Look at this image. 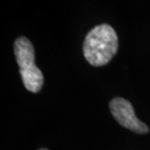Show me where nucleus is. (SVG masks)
I'll list each match as a JSON object with an SVG mask.
<instances>
[{
    "label": "nucleus",
    "instance_id": "nucleus-1",
    "mask_svg": "<svg viewBox=\"0 0 150 150\" xmlns=\"http://www.w3.org/2000/svg\"><path fill=\"white\" fill-rule=\"evenodd\" d=\"M117 50L118 37L112 26L106 23L95 26L84 40V57L93 67H103L108 64Z\"/></svg>",
    "mask_w": 150,
    "mask_h": 150
},
{
    "label": "nucleus",
    "instance_id": "nucleus-3",
    "mask_svg": "<svg viewBox=\"0 0 150 150\" xmlns=\"http://www.w3.org/2000/svg\"><path fill=\"white\" fill-rule=\"evenodd\" d=\"M112 116L120 125L137 134H147L148 126L137 118L134 107L129 100L123 98H115L109 103Z\"/></svg>",
    "mask_w": 150,
    "mask_h": 150
},
{
    "label": "nucleus",
    "instance_id": "nucleus-2",
    "mask_svg": "<svg viewBox=\"0 0 150 150\" xmlns=\"http://www.w3.org/2000/svg\"><path fill=\"white\" fill-rule=\"evenodd\" d=\"M14 53L25 89L38 93L44 84V76L34 62L35 52L30 40L23 36L18 38L14 43Z\"/></svg>",
    "mask_w": 150,
    "mask_h": 150
},
{
    "label": "nucleus",
    "instance_id": "nucleus-4",
    "mask_svg": "<svg viewBox=\"0 0 150 150\" xmlns=\"http://www.w3.org/2000/svg\"><path fill=\"white\" fill-rule=\"evenodd\" d=\"M38 150H49V149H47V148H40V149H38Z\"/></svg>",
    "mask_w": 150,
    "mask_h": 150
}]
</instances>
